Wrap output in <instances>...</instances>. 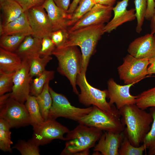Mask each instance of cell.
<instances>
[{"mask_svg": "<svg viewBox=\"0 0 155 155\" xmlns=\"http://www.w3.org/2000/svg\"><path fill=\"white\" fill-rule=\"evenodd\" d=\"M122 123L126 127L123 131L132 145L139 147L149 131L153 119L150 113L136 104L125 105L119 110Z\"/></svg>", "mask_w": 155, "mask_h": 155, "instance_id": "obj_1", "label": "cell"}, {"mask_svg": "<svg viewBox=\"0 0 155 155\" xmlns=\"http://www.w3.org/2000/svg\"><path fill=\"white\" fill-rule=\"evenodd\" d=\"M104 24L93 25L73 31L68 30L67 40L61 47L80 46L82 57L80 73L86 74L90 59L95 52L98 42L104 34Z\"/></svg>", "mask_w": 155, "mask_h": 155, "instance_id": "obj_2", "label": "cell"}, {"mask_svg": "<svg viewBox=\"0 0 155 155\" xmlns=\"http://www.w3.org/2000/svg\"><path fill=\"white\" fill-rule=\"evenodd\" d=\"M102 131L79 124L66 135L65 147L61 155H88L102 134Z\"/></svg>", "mask_w": 155, "mask_h": 155, "instance_id": "obj_3", "label": "cell"}, {"mask_svg": "<svg viewBox=\"0 0 155 155\" xmlns=\"http://www.w3.org/2000/svg\"><path fill=\"white\" fill-rule=\"evenodd\" d=\"M58 61V71L69 80L73 92L78 95L76 80L81 70L82 57L81 52L76 46L56 48L52 53Z\"/></svg>", "mask_w": 155, "mask_h": 155, "instance_id": "obj_4", "label": "cell"}, {"mask_svg": "<svg viewBox=\"0 0 155 155\" xmlns=\"http://www.w3.org/2000/svg\"><path fill=\"white\" fill-rule=\"evenodd\" d=\"M76 84L81 91L78 94L80 103L87 107L95 106L106 112L121 117L119 110L114 105H111L107 101V90H101L91 86L87 81L85 73L78 74Z\"/></svg>", "mask_w": 155, "mask_h": 155, "instance_id": "obj_5", "label": "cell"}, {"mask_svg": "<svg viewBox=\"0 0 155 155\" xmlns=\"http://www.w3.org/2000/svg\"><path fill=\"white\" fill-rule=\"evenodd\" d=\"M0 118L6 121L11 128L31 125V120L24 104L10 97V93L0 96Z\"/></svg>", "mask_w": 155, "mask_h": 155, "instance_id": "obj_6", "label": "cell"}, {"mask_svg": "<svg viewBox=\"0 0 155 155\" xmlns=\"http://www.w3.org/2000/svg\"><path fill=\"white\" fill-rule=\"evenodd\" d=\"M52 104L50 110L48 119H55L63 117L77 121L88 114L92 110L93 106L86 108H80L72 105L63 95L56 92L50 87Z\"/></svg>", "mask_w": 155, "mask_h": 155, "instance_id": "obj_7", "label": "cell"}, {"mask_svg": "<svg viewBox=\"0 0 155 155\" xmlns=\"http://www.w3.org/2000/svg\"><path fill=\"white\" fill-rule=\"evenodd\" d=\"M93 106L91 111L78 122L79 124L116 133L124 131L125 126L122 123L120 117L106 112L96 106Z\"/></svg>", "mask_w": 155, "mask_h": 155, "instance_id": "obj_8", "label": "cell"}, {"mask_svg": "<svg viewBox=\"0 0 155 155\" xmlns=\"http://www.w3.org/2000/svg\"><path fill=\"white\" fill-rule=\"evenodd\" d=\"M123 61L117 69L119 79L124 84L136 83L148 75L149 59H137L128 54Z\"/></svg>", "mask_w": 155, "mask_h": 155, "instance_id": "obj_9", "label": "cell"}, {"mask_svg": "<svg viewBox=\"0 0 155 155\" xmlns=\"http://www.w3.org/2000/svg\"><path fill=\"white\" fill-rule=\"evenodd\" d=\"M31 139L38 146L50 143L55 139L65 141V134L70 130L56 120L48 119L41 125L33 127Z\"/></svg>", "mask_w": 155, "mask_h": 155, "instance_id": "obj_10", "label": "cell"}, {"mask_svg": "<svg viewBox=\"0 0 155 155\" xmlns=\"http://www.w3.org/2000/svg\"><path fill=\"white\" fill-rule=\"evenodd\" d=\"M29 68L28 59H23L21 67L15 72L12 90L10 92L11 98L23 104L30 95L32 78L30 75Z\"/></svg>", "mask_w": 155, "mask_h": 155, "instance_id": "obj_11", "label": "cell"}, {"mask_svg": "<svg viewBox=\"0 0 155 155\" xmlns=\"http://www.w3.org/2000/svg\"><path fill=\"white\" fill-rule=\"evenodd\" d=\"M34 36L40 38L49 37L53 31L47 14L42 5L26 11Z\"/></svg>", "mask_w": 155, "mask_h": 155, "instance_id": "obj_12", "label": "cell"}, {"mask_svg": "<svg viewBox=\"0 0 155 155\" xmlns=\"http://www.w3.org/2000/svg\"><path fill=\"white\" fill-rule=\"evenodd\" d=\"M113 7L96 3L90 10L69 27V31H73L92 25L108 22L111 16Z\"/></svg>", "mask_w": 155, "mask_h": 155, "instance_id": "obj_13", "label": "cell"}, {"mask_svg": "<svg viewBox=\"0 0 155 155\" xmlns=\"http://www.w3.org/2000/svg\"><path fill=\"white\" fill-rule=\"evenodd\" d=\"M135 84L121 85L113 78L109 79L107 82L108 102L111 105L115 104L119 110L125 105L135 104L137 96L132 95L129 92L130 88Z\"/></svg>", "mask_w": 155, "mask_h": 155, "instance_id": "obj_14", "label": "cell"}, {"mask_svg": "<svg viewBox=\"0 0 155 155\" xmlns=\"http://www.w3.org/2000/svg\"><path fill=\"white\" fill-rule=\"evenodd\" d=\"M129 54L139 59H149L155 56V39L154 34H148L136 38L129 45Z\"/></svg>", "mask_w": 155, "mask_h": 155, "instance_id": "obj_15", "label": "cell"}, {"mask_svg": "<svg viewBox=\"0 0 155 155\" xmlns=\"http://www.w3.org/2000/svg\"><path fill=\"white\" fill-rule=\"evenodd\" d=\"M129 0L118 1L116 5L113 7L114 16L111 20L105 25L103 28L104 34L110 33L123 24L132 21L136 18L135 9H127Z\"/></svg>", "mask_w": 155, "mask_h": 155, "instance_id": "obj_16", "label": "cell"}, {"mask_svg": "<svg viewBox=\"0 0 155 155\" xmlns=\"http://www.w3.org/2000/svg\"><path fill=\"white\" fill-rule=\"evenodd\" d=\"M124 135L123 131L120 133L105 131L94 147V151L102 155H119V149Z\"/></svg>", "mask_w": 155, "mask_h": 155, "instance_id": "obj_17", "label": "cell"}, {"mask_svg": "<svg viewBox=\"0 0 155 155\" xmlns=\"http://www.w3.org/2000/svg\"><path fill=\"white\" fill-rule=\"evenodd\" d=\"M42 5L51 24L53 31L68 30L71 15L57 6L53 0H45Z\"/></svg>", "mask_w": 155, "mask_h": 155, "instance_id": "obj_18", "label": "cell"}, {"mask_svg": "<svg viewBox=\"0 0 155 155\" xmlns=\"http://www.w3.org/2000/svg\"><path fill=\"white\" fill-rule=\"evenodd\" d=\"M33 34L25 11L17 19L4 26L2 35H20L26 36Z\"/></svg>", "mask_w": 155, "mask_h": 155, "instance_id": "obj_19", "label": "cell"}, {"mask_svg": "<svg viewBox=\"0 0 155 155\" xmlns=\"http://www.w3.org/2000/svg\"><path fill=\"white\" fill-rule=\"evenodd\" d=\"M42 40L32 35L26 36L15 52L22 60L39 54Z\"/></svg>", "mask_w": 155, "mask_h": 155, "instance_id": "obj_20", "label": "cell"}, {"mask_svg": "<svg viewBox=\"0 0 155 155\" xmlns=\"http://www.w3.org/2000/svg\"><path fill=\"white\" fill-rule=\"evenodd\" d=\"M22 61L15 52L0 48V73L16 72L21 67Z\"/></svg>", "mask_w": 155, "mask_h": 155, "instance_id": "obj_21", "label": "cell"}, {"mask_svg": "<svg viewBox=\"0 0 155 155\" xmlns=\"http://www.w3.org/2000/svg\"><path fill=\"white\" fill-rule=\"evenodd\" d=\"M4 26L18 18L25 11L16 0H5L0 3Z\"/></svg>", "mask_w": 155, "mask_h": 155, "instance_id": "obj_22", "label": "cell"}, {"mask_svg": "<svg viewBox=\"0 0 155 155\" xmlns=\"http://www.w3.org/2000/svg\"><path fill=\"white\" fill-rule=\"evenodd\" d=\"M25 105L29 114L31 125L33 128L39 125L44 122L45 120L41 114L36 96L30 95Z\"/></svg>", "mask_w": 155, "mask_h": 155, "instance_id": "obj_23", "label": "cell"}, {"mask_svg": "<svg viewBox=\"0 0 155 155\" xmlns=\"http://www.w3.org/2000/svg\"><path fill=\"white\" fill-rule=\"evenodd\" d=\"M49 82L48 81L45 84L41 92L36 96L44 120L48 119L49 111L52 104V98L49 90Z\"/></svg>", "mask_w": 155, "mask_h": 155, "instance_id": "obj_24", "label": "cell"}, {"mask_svg": "<svg viewBox=\"0 0 155 155\" xmlns=\"http://www.w3.org/2000/svg\"><path fill=\"white\" fill-rule=\"evenodd\" d=\"M29 63V73L30 76L37 77L45 70V67L52 58L51 56L40 57L39 54L28 59Z\"/></svg>", "mask_w": 155, "mask_h": 155, "instance_id": "obj_25", "label": "cell"}, {"mask_svg": "<svg viewBox=\"0 0 155 155\" xmlns=\"http://www.w3.org/2000/svg\"><path fill=\"white\" fill-rule=\"evenodd\" d=\"M55 71L45 70L41 75L31 81L30 95L36 96L42 91L45 84L53 79Z\"/></svg>", "mask_w": 155, "mask_h": 155, "instance_id": "obj_26", "label": "cell"}, {"mask_svg": "<svg viewBox=\"0 0 155 155\" xmlns=\"http://www.w3.org/2000/svg\"><path fill=\"white\" fill-rule=\"evenodd\" d=\"M11 128L6 121L0 118V149L3 152L11 153L13 142L11 139Z\"/></svg>", "mask_w": 155, "mask_h": 155, "instance_id": "obj_27", "label": "cell"}, {"mask_svg": "<svg viewBox=\"0 0 155 155\" xmlns=\"http://www.w3.org/2000/svg\"><path fill=\"white\" fill-rule=\"evenodd\" d=\"M96 3V0H81L71 15L69 23V28L90 10Z\"/></svg>", "mask_w": 155, "mask_h": 155, "instance_id": "obj_28", "label": "cell"}, {"mask_svg": "<svg viewBox=\"0 0 155 155\" xmlns=\"http://www.w3.org/2000/svg\"><path fill=\"white\" fill-rule=\"evenodd\" d=\"M26 36L20 35H3L0 39V47L15 52Z\"/></svg>", "mask_w": 155, "mask_h": 155, "instance_id": "obj_29", "label": "cell"}, {"mask_svg": "<svg viewBox=\"0 0 155 155\" xmlns=\"http://www.w3.org/2000/svg\"><path fill=\"white\" fill-rule=\"evenodd\" d=\"M135 104L143 110L148 107H155V86L137 95Z\"/></svg>", "mask_w": 155, "mask_h": 155, "instance_id": "obj_30", "label": "cell"}, {"mask_svg": "<svg viewBox=\"0 0 155 155\" xmlns=\"http://www.w3.org/2000/svg\"><path fill=\"white\" fill-rule=\"evenodd\" d=\"M150 113L152 115L153 121L150 129L143 143L146 149L148 150V155H155V107H150Z\"/></svg>", "mask_w": 155, "mask_h": 155, "instance_id": "obj_31", "label": "cell"}, {"mask_svg": "<svg viewBox=\"0 0 155 155\" xmlns=\"http://www.w3.org/2000/svg\"><path fill=\"white\" fill-rule=\"evenodd\" d=\"M18 150L22 155H39L40 150L37 146L31 139L18 140L12 147Z\"/></svg>", "mask_w": 155, "mask_h": 155, "instance_id": "obj_32", "label": "cell"}, {"mask_svg": "<svg viewBox=\"0 0 155 155\" xmlns=\"http://www.w3.org/2000/svg\"><path fill=\"white\" fill-rule=\"evenodd\" d=\"M124 135L119 149V155H143L144 150L146 149L144 145L143 144L139 147L134 146L131 144L127 137L125 134Z\"/></svg>", "mask_w": 155, "mask_h": 155, "instance_id": "obj_33", "label": "cell"}, {"mask_svg": "<svg viewBox=\"0 0 155 155\" xmlns=\"http://www.w3.org/2000/svg\"><path fill=\"white\" fill-rule=\"evenodd\" d=\"M135 15L137 24L136 32L140 33L142 30V26L147 9V0H135Z\"/></svg>", "mask_w": 155, "mask_h": 155, "instance_id": "obj_34", "label": "cell"}, {"mask_svg": "<svg viewBox=\"0 0 155 155\" xmlns=\"http://www.w3.org/2000/svg\"><path fill=\"white\" fill-rule=\"evenodd\" d=\"M15 72L0 73V96L11 92Z\"/></svg>", "mask_w": 155, "mask_h": 155, "instance_id": "obj_35", "label": "cell"}, {"mask_svg": "<svg viewBox=\"0 0 155 155\" xmlns=\"http://www.w3.org/2000/svg\"><path fill=\"white\" fill-rule=\"evenodd\" d=\"M68 30H60L53 31L49 36L56 48L63 46L65 43L67 38Z\"/></svg>", "mask_w": 155, "mask_h": 155, "instance_id": "obj_36", "label": "cell"}, {"mask_svg": "<svg viewBox=\"0 0 155 155\" xmlns=\"http://www.w3.org/2000/svg\"><path fill=\"white\" fill-rule=\"evenodd\" d=\"M56 46L49 37L42 38L41 46L38 54L40 57L51 56Z\"/></svg>", "mask_w": 155, "mask_h": 155, "instance_id": "obj_37", "label": "cell"}, {"mask_svg": "<svg viewBox=\"0 0 155 155\" xmlns=\"http://www.w3.org/2000/svg\"><path fill=\"white\" fill-rule=\"evenodd\" d=\"M25 11L38 5H42L45 0H16Z\"/></svg>", "mask_w": 155, "mask_h": 155, "instance_id": "obj_38", "label": "cell"}, {"mask_svg": "<svg viewBox=\"0 0 155 155\" xmlns=\"http://www.w3.org/2000/svg\"><path fill=\"white\" fill-rule=\"evenodd\" d=\"M147 9L145 18L148 20H151L155 9L154 0H147Z\"/></svg>", "mask_w": 155, "mask_h": 155, "instance_id": "obj_39", "label": "cell"}, {"mask_svg": "<svg viewBox=\"0 0 155 155\" xmlns=\"http://www.w3.org/2000/svg\"><path fill=\"white\" fill-rule=\"evenodd\" d=\"M56 5L65 11H67L69 7L70 0H53Z\"/></svg>", "mask_w": 155, "mask_h": 155, "instance_id": "obj_40", "label": "cell"}, {"mask_svg": "<svg viewBox=\"0 0 155 155\" xmlns=\"http://www.w3.org/2000/svg\"><path fill=\"white\" fill-rule=\"evenodd\" d=\"M150 66L148 68V75L155 74V56L149 59Z\"/></svg>", "mask_w": 155, "mask_h": 155, "instance_id": "obj_41", "label": "cell"}, {"mask_svg": "<svg viewBox=\"0 0 155 155\" xmlns=\"http://www.w3.org/2000/svg\"><path fill=\"white\" fill-rule=\"evenodd\" d=\"M81 0H73L70 4L67 12L70 14L71 15L78 6Z\"/></svg>", "mask_w": 155, "mask_h": 155, "instance_id": "obj_42", "label": "cell"}, {"mask_svg": "<svg viewBox=\"0 0 155 155\" xmlns=\"http://www.w3.org/2000/svg\"><path fill=\"white\" fill-rule=\"evenodd\" d=\"M117 0H96V3L104 5L113 7Z\"/></svg>", "mask_w": 155, "mask_h": 155, "instance_id": "obj_43", "label": "cell"}, {"mask_svg": "<svg viewBox=\"0 0 155 155\" xmlns=\"http://www.w3.org/2000/svg\"><path fill=\"white\" fill-rule=\"evenodd\" d=\"M151 33H155V9L153 16L151 19L150 24Z\"/></svg>", "mask_w": 155, "mask_h": 155, "instance_id": "obj_44", "label": "cell"}, {"mask_svg": "<svg viewBox=\"0 0 155 155\" xmlns=\"http://www.w3.org/2000/svg\"><path fill=\"white\" fill-rule=\"evenodd\" d=\"M5 0H0V3L1 2Z\"/></svg>", "mask_w": 155, "mask_h": 155, "instance_id": "obj_45", "label": "cell"}, {"mask_svg": "<svg viewBox=\"0 0 155 155\" xmlns=\"http://www.w3.org/2000/svg\"><path fill=\"white\" fill-rule=\"evenodd\" d=\"M154 38H155V33L154 34Z\"/></svg>", "mask_w": 155, "mask_h": 155, "instance_id": "obj_46", "label": "cell"}, {"mask_svg": "<svg viewBox=\"0 0 155 155\" xmlns=\"http://www.w3.org/2000/svg\"><path fill=\"white\" fill-rule=\"evenodd\" d=\"M154 1H155V0H154Z\"/></svg>", "mask_w": 155, "mask_h": 155, "instance_id": "obj_47", "label": "cell"}]
</instances>
